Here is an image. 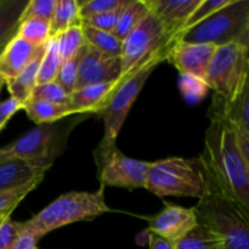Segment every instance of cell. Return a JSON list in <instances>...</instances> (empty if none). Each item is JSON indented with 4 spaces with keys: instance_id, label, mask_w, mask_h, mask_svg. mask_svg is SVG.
<instances>
[{
    "instance_id": "cell-21",
    "label": "cell",
    "mask_w": 249,
    "mask_h": 249,
    "mask_svg": "<svg viewBox=\"0 0 249 249\" xmlns=\"http://www.w3.org/2000/svg\"><path fill=\"white\" fill-rule=\"evenodd\" d=\"M40 61L41 57L36 58L31 65L27 66L22 72H19L14 79L5 83L11 94V97L16 99L22 105L32 96V92L36 87V77H38Z\"/></svg>"
},
{
    "instance_id": "cell-30",
    "label": "cell",
    "mask_w": 249,
    "mask_h": 249,
    "mask_svg": "<svg viewBox=\"0 0 249 249\" xmlns=\"http://www.w3.org/2000/svg\"><path fill=\"white\" fill-rule=\"evenodd\" d=\"M41 180L43 179H38L31 184L19 187V189L0 192V215H10L12 211L18 206L19 202L26 198L27 195L33 191L40 184Z\"/></svg>"
},
{
    "instance_id": "cell-3",
    "label": "cell",
    "mask_w": 249,
    "mask_h": 249,
    "mask_svg": "<svg viewBox=\"0 0 249 249\" xmlns=\"http://www.w3.org/2000/svg\"><path fill=\"white\" fill-rule=\"evenodd\" d=\"M104 194V186H101L94 192L72 191L61 195L43 211L24 221L23 229L40 240L43 236L63 226L92 220L109 213L112 209L106 203Z\"/></svg>"
},
{
    "instance_id": "cell-33",
    "label": "cell",
    "mask_w": 249,
    "mask_h": 249,
    "mask_svg": "<svg viewBox=\"0 0 249 249\" xmlns=\"http://www.w3.org/2000/svg\"><path fill=\"white\" fill-rule=\"evenodd\" d=\"M124 7H122V9H118V10H114V11L105 12V14H100V15H96V16H91V17H88V18L82 19V26H88V27H91V28L99 29V31L113 33V31L117 27V23H118L119 16H121Z\"/></svg>"
},
{
    "instance_id": "cell-9",
    "label": "cell",
    "mask_w": 249,
    "mask_h": 249,
    "mask_svg": "<svg viewBox=\"0 0 249 249\" xmlns=\"http://www.w3.org/2000/svg\"><path fill=\"white\" fill-rule=\"evenodd\" d=\"M168 38L155 17L148 15L142 23L122 41V77H128L155 57L167 58Z\"/></svg>"
},
{
    "instance_id": "cell-40",
    "label": "cell",
    "mask_w": 249,
    "mask_h": 249,
    "mask_svg": "<svg viewBox=\"0 0 249 249\" xmlns=\"http://www.w3.org/2000/svg\"><path fill=\"white\" fill-rule=\"evenodd\" d=\"M7 216H10V215H0V224H1L2 220H5V219H6Z\"/></svg>"
},
{
    "instance_id": "cell-19",
    "label": "cell",
    "mask_w": 249,
    "mask_h": 249,
    "mask_svg": "<svg viewBox=\"0 0 249 249\" xmlns=\"http://www.w3.org/2000/svg\"><path fill=\"white\" fill-rule=\"evenodd\" d=\"M22 109H24L29 119L38 125L39 124L53 123V122L61 121L63 118L77 114L67 106L53 105L50 102L33 99V97H29L24 102Z\"/></svg>"
},
{
    "instance_id": "cell-7",
    "label": "cell",
    "mask_w": 249,
    "mask_h": 249,
    "mask_svg": "<svg viewBox=\"0 0 249 249\" xmlns=\"http://www.w3.org/2000/svg\"><path fill=\"white\" fill-rule=\"evenodd\" d=\"M163 61H165L164 57L152 58L133 74L121 78L118 87L114 89L108 104L101 112L105 133L102 142L100 143L96 151V160L104 157L113 148H116V140L130 112V108L133 107V104L138 99L148 77Z\"/></svg>"
},
{
    "instance_id": "cell-12",
    "label": "cell",
    "mask_w": 249,
    "mask_h": 249,
    "mask_svg": "<svg viewBox=\"0 0 249 249\" xmlns=\"http://www.w3.org/2000/svg\"><path fill=\"white\" fill-rule=\"evenodd\" d=\"M143 2L151 16L162 27L170 48L182 33L201 0H143Z\"/></svg>"
},
{
    "instance_id": "cell-35",
    "label": "cell",
    "mask_w": 249,
    "mask_h": 249,
    "mask_svg": "<svg viewBox=\"0 0 249 249\" xmlns=\"http://www.w3.org/2000/svg\"><path fill=\"white\" fill-rule=\"evenodd\" d=\"M23 230V223L12 220L7 216L0 224V249H11L17 237Z\"/></svg>"
},
{
    "instance_id": "cell-34",
    "label": "cell",
    "mask_w": 249,
    "mask_h": 249,
    "mask_svg": "<svg viewBox=\"0 0 249 249\" xmlns=\"http://www.w3.org/2000/svg\"><path fill=\"white\" fill-rule=\"evenodd\" d=\"M229 2H230V0H201V2H199L198 6L196 7V10L194 11V14L190 16V18H189V21H187L186 26H185L184 31H186V29L196 26L197 23L202 22L203 19H206L207 17H209L211 15H213L215 11L220 10L221 7H224L225 5H228Z\"/></svg>"
},
{
    "instance_id": "cell-4",
    "label": "cell",
    "mask_w": 249,
    "mask_h": 249,
    "mask_svg": "<svg viewBox=\"0 0 249 249\" xmlns=\"http://www.w3.org/2000/svg\"><path fill=\"white\" fill-rule=\"evenodd\" d=\"M92 114H74L53 123L39 124L26 134L0 147V163L7 160H41L53 165L66 150L75 126Z\"/></svg>"
},
{
    "instance_id": "cell-29",
    "label": "cell",
    "mask_w": 249,
    "mask_h": 249,
    "mask_svg": "<svg viewBox=\"0 0 249 249\" xmlns=\"http://www.w3.org/2000/svg\"><path fill=\"white\" fill-rule=\"evenodd\" d=\"M80 55H82V51L73 57L62 61L57 75H56L55 82L58 83L68 94H72L77 88Z\"/></svg>"
},
{
    "instance_id": "cell-28",
    "label": "cell",
    "mask_w": 249,
    "mask_h": 249,
    "mask_svg": "<svg viewBox=\"0 0 249 249\" xmlns=\"http://www.w3.org/2000/svg\"><path fill=\"white\" fill-rule=\"evenodd\" d=\"M33 99L41 100V101L50 102L53 105H60V106L70 107L71 94H68L58 83L53 82L45 83V84H39L34 88L32 96Z\"/></svg>"
},
{
    "instance_id": "cell-10",
    "label": "cell",
    "mask_w": 249,
    "mask_h": 249,
    "mask_svg": "<svg viewBox=\"0 0 249 249\" xmlns=\"http://www.w3.org/2000/svg\"><path fill=\"white\" fill-rule=\"evenodd\" d=\"M99 179L102 185L135 190L145 187L150 162L134 160L113 148L105 157L97 158Z\"/></svg>"
},
{
    "instance_id": "cell-41",
    "label": "cell",
    "mask_w": 249,
    "mask_h": 249,
    "mask_svg": "<svg viewBox=\"0 0 249 249\" xmlns=\"http://www.w3.org/2000/svg\"><path fill=\"white\" fill-rule=\"evenodd\" d=\"M4 87V82L1 80V78H0V91H1V88Z\"/></svg>"
},
{
    "instance_id": "cell-24",
    "label": "cell",
    "mask_w": 249,
    "mask_h": 249,
    "mask_svg": "<svg viewBox=\"0 0 249 249\" xmlns=\"http://www.w3.org/2000/svg\"><path fill=\"white\" fill-rule=\"evenodd\" d=\"M61 63H62V57L58 49V39L57 36H53L49 39L45 53L41 57L38 77H36V85L53 82L61 67Z\"/></svg>"
},
{
    "instance_id": "cell-2",
    "label": "cell",
    "mask_w": 249,
    "mask_h": 249,
    "mask_svg": "<svg viewBox=\"0 0 249 249\" xmlns=\"http://www.w3.org/2000/svg\"><path fill=\"white\" fill-rule=\"evenodd\" d=\"M203 170L206 190L194 207L197 223L223 238L224 249H249V211L226 196L204 167Z\"/></svg>"
},
{
    "instance_id": "cell-11",
    "label": "cell",
    "mask_w": 249,
    "mask_h": 249,
    "mask_svg": "<svg viewBox=\"0 0 249 249\" xmlns=\"http://www.w3.org/2000/svg\"><path fill=\"white\" fill-rule=\"evenodd\" d=\"M122 77L121 57L100 53L85 43L82 50L75 89L88 85L101 84L119 80Z\"/></svg>"
},
{
    "instance_id": "cell-15",
    "label": "cell",
    "mask_w": 249,
    "mask_h": 249,
    "mask_svg": "<svg viewBox=\"0 0 249 249\" xmlns=\"http://www.w3.org/2000/svg\"><path fill=\"white\" fill-rule=\"evenodd\" d=\"M46 45L36 46L19 36H15L0 53V78L4 85L36 58L43 57Z\"/></svg>"
},
{
    "instance_id": "cell-25",
    "label": "cell",
    "mask_w": 249,
    "mask_h": 249,
    "mask_svg": "<svg viewBox=\"0 0 249 249\" xmlns=\"http://www.w3.org/2000/svg\"><path fill=\"white\" fill-rule=\"evenodd\" d=\"M84 33L85 43L91 48L96 49L100 53H104L109 56L121 57L122 53V41L109 32L99 31L88 26H82Z\"/></svg>"
},
{
    "instance_id": "cell-14",
    "label": "cell",
    "mask_w": 249,
    "mask_h": 249,
    "mask_svg": "<svg viewBox=\"0 0 249 249\" xmlns=\"http://www.w3.org/2000/svg\"><path fill=\"white\" fill-rule=\"evenodd\" d=\"M196 225L197 218L194 208L165 203L163 211L150 221L148 231L178 243Z\"/></svg>"
},
{
    "instance_id": "cell-39",
    "label": "cell",
    "mask_w": 249,
    "mask_h": 249,
    "mask_svg": "<svg viewBox=\"0 0 249 249\" xmlns=\"http://www.w3.org/2000/svg\"><path fill=\"white\" fill-rule=\"evenodd\" d=\"M148 249H177V243L167 240L160 235L150 232L148 235Z\"/></svg>"
},
{
    "instance_id": "cell-38",
    "label": "cell",
    "mask_w": 249,
    "mask_h": 249,
    "mask_svg": "<svg viewBox=\"0 0 249 249\" xmlns=\"http://www.w3.org/2000/svg\"><path fill=\"white\" fill-rule=\"evenodd\" d=\"M38 241V238H36L32 233L23 229L11 249H39Z\"/></svg>"
},
{
    "instance_id": "cell-13",
    "label": "cell",
    "mask_w": 249,
    "mask_h": 249,
    "mask_svg": "<svg viewBox=\"0 0 249 249\" xmlns=\"http://www.w3.org/2000/svg\"><path fill=\"white\" fill-rule=\"evenodd\" d=\"M216 46L212 44H191L175 41L167 53V58L181 75L194 77L207 83V73Z\"/></svg>"
},
{
    "instance_id": "cell-17",
    "label": "cell",
    "mask_w": 249,
    "mask_h": 249,
    "mask_svg": "<svg viewBox=\"0 0 249 249\" xmlns=\"http://www.w3.org/2000/svg\"><path fill=\"white\" fill-rule=\"evenodd\" d=\"M119 80L75 89L71 94L70 108L77 114H101L114 89L118 87Z\"/></svg>"
},
{
    "instance_id": "cell-8",
    "label": "cell",
    "mask_w": 249,
    "mask_h": 249,
    "mask_svg": "<svg viewBox=\"0 0 249 249\" xmlns=\"http://www.w3.org/2000/svg\"><path fill=\"white\" fill-rule=\"evenodd\" d=\"M249 48L229 44L215 49L207 73V85L214 95L231 102L249 85Z\"/></svg>"
},
{
    "instance_id": "cell-22",
    "label": "cell",
    "mask_w": 249,
    "mask_h": 249,
    "mask_svg": "<svg viewBox=\"0 0 249 249\" xmlns=\"http://www.w3.org/2000/svg\"><path fill=\"white\" fill-rule=\"evenodd\" d=\"M150 15L143 0H131L123 9L113 34L123 41Z\"/></svg>"
},
{
    "instance_id": "cell-31",
    "label": "cell",
    "mask_w": 249,
    "mask_h": 249,
    "mask_svg": "<svg viewBox=\"0 0 249 249\" xmlns=\"http://www.w3.org/2000/svg\"><path fill=\"white\" fill-rule=\"evenodd\" d=\"M130 0H84L79 1L80 17L82 19L96 16L105 12L114 11L128 5Z\"/></svg>"
},
{
    "instance_id": "cell-20",
    "label": "cell",
    "mask_w": 249,
    "mask_h": 249,
    "mask_svg": "<svg viewBox=\"0 0 249 249\" xmlns=\"http://www.w3.org/2000/svg\"><path fill=\"white\" fill-rule=\"evenodd\" d=\"M82 26L79 0H56L50 21V36H58L72 27Z\"/></svg>"
},
{
    "instance_id": "cell-37",
    "label": "cell",
    "mask_w": 249,
    "mask_h": 249,
    "mask_svg": "<svg viewBox=\"0 0 249 249\" xmlns=\"http://www.w3.org/2000/svg\"><path fill=\"white\" fill-rule=\"evenodd\" d=\"M22 107H23V105L14 97H9L5 101H0V131L4 128L5 124L9 122V119L16 112L22 109Z\"/></svg>"
},
{
    "instance_id": "cell-23",
    "label": "cell",
    "mask_w": 249,
    "mask_h": 249,
    "mask_svg": "<svg viewBox=\"0 0 249 249\" xmlns=\"http://www.w3.org/2000/svg\"><path fill=\"white\" fill-rule=\"evenodd\" d=\"M177 249H224V241L213 231L197 223V225L177 243Z\"/></svg>"
},
{
    "instance_id": "cell-5",
    "label": "cell",
    "mask_w": 249,
    "mask_h": 249,
    "mask_svg": "<svg viewBox=\"0 0 249 249\" xmlns=\"http://www.w3.org/2000/svg\"><path fill=\"white\" fill-rule=\"evenodd\" d=\"M175 41L212 44L216 48L240 44L249 48V0H230L206 19L182 32Z\"/></svg>"
},
{
    "instance_id": "cell-6",
    "label": "cell",
    "mask_w": 249,
    "mask_h": 249,
    "mask_svg": "<svg viewBox=\"0 0 249 249\" xmlns=\"http://www.w3.org/2000/svg\"><path fill=\"white\" fill-rule=\"evenodd\" d=\"M145 189L158 197H196L206 190L204 170L199 158L169 157L151 163Z\"/></svg>"
},
{
    "instance_id": "cell-18",
    "label": "cell",
    "mask_w": 249,
    "mask_h": 249,
    "mask_svg": "<svg viewBox=\"0 0 249 249\" xmlns=\"http://www.w3.org/2000/svg\"><path fill=\"white\" fill-rule=\"evenodd\" d=\"M28 0H0V53L17 36Z\"/></svg>"
},
{
    "instance_id": "cell-27",
    "label": "cell",
    "mask_w": 249,
    "mask_h": 249,
    "mask_svg": "<svg viewBox=\"0 0 249 249\" xmlns=\"http://www.w3.org/2000/svg\"><path fill=\"white\" fill-rule=\"evenodd\" d=\"M58 49H60L62 61L73 57L82 51L85 45L84 33L82 26L72 27L57 36Z\"/></svg>"
},
{
    "instance_id": "cell-32",
    "label": "cell",
    "mask_w": 249,
    "mask_h": 249,
    "mask_svg": "<svg viewBox=\"0 0 249 249\" xmlns=\"http://www.w3.org/2000/svg\"><path fill=\"white\" fill-rule=\"evenodd\" d=\"M55 6L56 0H28L22 15V21L27 18H39L50 22Z\"/></svg>"
},
{
    "instance_id": "cell-16",
    "label": "cell",
    "mask_w": 249,
    "mask_h": 249,
    "mask_svg": "<svg viewBox=\"0 0 249 249\" xmlns=\"http://www.w3.org/2000/svg\"><path fill=\"white\" fill-rule=\"evenodd\" d=\"M50 164L41 160H7L0 163V192L19 189L27 184L44 179Z\"/></svg>"
},
{
    "instance_id": "cell-1",
    "label": "cell",
    "mask_w": 249,
    "mask_h": 249,
    "mask_svg": "<svg viewBox=\"0 0 249 249\" xmlns=\"http://www.w3.org/2000/svg\"><path fill=\"white\" fill-rule=\"evenodd\" d=\"M198 158L224 194L249 211V162L238 150L232 129L212 118Z\"/></svg>"
},
{
    "instance_id": "cell-36",
    "label": "cell",
    "mask_w": 249,
    "mask_h": 249,
    "mask_svg": "<svg viewBox=\"0 0 249 249\" xmlns=\"http://www.w3.org/2000/svg\"><path fill=\"white\" fill-rule=\"evenodd\" d=\"M181 78L180 87L182 88V91L189 101H197L199 97L202 99L206 95L207 90L209 89L207 83L203 80H199L194 77H187V75H181Z\"/></svg>"
},
{
    "instance_id": "cell-26",
    "label": "cell",
    "mask_w": 249,
    "mask_h": 249,
    "mask_svg": "<svg viewBox=\"0 0 249 249\" xmlns=\"http://www.w3.org/2000/svg\"><path fill=\"white\" fill-rule=\"evenodd\" d=\"M17 36L36 46L46 45L50 36V22L39 18H27L21 21Z\"/></svg>"
}]
</instances>
